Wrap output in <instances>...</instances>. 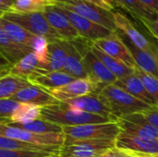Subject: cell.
I'll return each mask as SVG.
<instances>
[{"instance_id":"83f0119b","label":"cell","mask_w":158,"mask_h":157,"mask_svg":"<svg viewBox=\"0 0 158 157\" xmlns=\"http://www.w3.org/2000/svg\"><path fill=\"white\" fill-rule=\"evenodd\" d=\"M42 108L43 107L38 105L19 103L16 110L12 114L9 122L19 124H27L32 122L41 118Z\"/></svg>"},{"instance_id":"8d00e7d4","label":"cell","mask_w":158,"mask_h":157,"mask_svg":"<svg viewBox=\"0 0 158 157\" xmlns=\"http://www.w3.org/2000/svg\"><path fill=\"white\" fill-rule=\"evenodd\" d=\"M82 1L94 4L97 6H100V7H102L107 11H111V12L115 11L116 7H117L114 0H82Z\"/></svg>"},{"instance_id":"b9f144b4","label":"cell","mask_w":158,"mask_h":157,"mask_svg":"<svg viewBox=\"0 0 158 157\" xmlns=\"http://www.w3.org/2000/svg\"><path fill=\"white\" fill-rule=\"evenodd\" d=\"M11 67H12V66L0 67V80H1L2 78H4L5 76H6L7 74H9Z\"/></svg>"},{"instance_id":"ac0fdd59","label":"cell","mask_w":158,"mask_h":157,"mask_svg":"<svg viewBox=\"0 0 158 157\" xmlns=\"http://www.w3.org/2000/svg\"><path fill=\"white\" fill-rule=\"evenodd\" d=\"M11 99L18 103L31 104L41 107H45L59 103L50 94L47 90L33 84L23 88L18 92Z\"/></svg>"},{"instance_id":"603a6c76","label":"cell","mask_w":158,"mask_h":157,"mask_svg":"<svg viewBox=\"0 0 158 157\" xmlns=\"http://www.w3.org/2000/svg\"><path fill=\"white\" fill-rule=\"evenodd\" d=\"M66 57H67V53L63 44V40H58L49 43L47 63L42 69L39 68L35 74L63 70L66 62Z\"/></svg>"},{"instance_id":"484cf974","label":"cell","mask_w":158,"mask_h":157,"mask_svg":"<svg viewBox=\"0 0 158 157\" xmlns=\"http://www.w3.org/2000/svg\"><path fill=\"white\" fill-rule=\"evenodd\" d=\"M40 68V62L37 57V56L31 52L23 56L19 61L12 65L10 68V74L29 80L31 77H32L36 71Z\"/></svg>"},{"instance_id":"3957f363","label":"cell","mask_w":158,"mask_h":157,"mask_svg":"<svg viewBox=\"0 0 158 157\" xmlns=\"http://www.w3.org/2000/svg\"><path fill=\"white\" fill-rule=\"evenodd\" d=\"M97 94L106 104L117 119L123 116L140 113L152 106L115 84L104 87Z\"/></svg>"},{"instance_id":"ab89813d","label":"cell","mask_w":158,"mask_h":157,"mask_svg":"<svg viewBox=\"0 0 158 157\" xmlns=\"http://www.w3.org/2000/svg\"><path fill=\"white\" fill-rule=\"evenodd\" d=\"M150 11L158 15V0H139Z\"/></svg>"},{"instance_id":"ffe728a7","label":"cell","mask_w":158,"mask_h":157,"mask_svg":"<svg viewBox=\"0 0 158 157\" xmlns=\"http://www.w3.org/2000/svg\"><path fill=\"white\" fill-rule=\"evenodd\" d=\"M117 6H120L122 9L131 14L138 23L145 27L151 22L157 19L158 15H156L144 6L139 0H114Z\"/></svg>"},{"instance_id":"f1b7e54d","label":"cell","mask_w":158,"mask_h":157,"mask_svg":"<svg viewBox=\"0 0 158 157\" xmlns=\"http://www.w3.org/2000/svg\"><path fill=\"white\" fill-rule=\"evenodd\" d=\"M61 147V146H60ZM60 147L54 146H42L35 145L31 143H22L17 140L9 139L7 137L0 136V149H10V150H26V151H39V152H47L51 153L54 155L56 154L57 150Z\"/></svg>"},{"instance_id":"836d02e7","label":"cell","mask_w":158,"mask_h":157,"mask_svg":"<svg viewBox=\"0 0 158 157\" xmlns=\"http://www.w3.org/2000/svg\"><path fill=\"white\" fill-rule=\"evenodd\" d=\"M53 154L39 151H26V150H10L0 149V157H45Z\"/></svg>"},{"instance_id":"52a82bcc","label":"cell","mask_w":158,"mask_h":157,"mask_svg":"<svg viewBox=\"0 0 158 157\" xmlns=\"http://www.w3.org/2000/svg\"><path fill=\"white\" fill-rule=\"evenodd\" d=\"M117 28L138 48L158 55V44L150 40L144 33L145 29L140 24L131 20L125 14L113 11Z\"/></svg>"},{"instance_id":"d6986e66","label":"cell","mask_w":158,"mask_h":157,"mask_svg":"<svg viewBox=\"0 0 158 157\" xmlns=\"http://www.w3.org/2000/svg\"><path fill=\"white\" fill-rule=\"evenodd\" d=\"M74 80L76 79H74L68 73L61 70V71H52V72L35 74L34 76L29 79V81L33 85L50 91L62 87L73 81Z\"/></svg>"},{"instance_id":"4316f807","label":"cell","mask_w":158,"mask_h":157,"mask_svg":"<svg viewBox=\"0 0 158 157\" xmlns=\"http://www.w3.org/2000/svg\"><path fill=\"white\" fill-rule=\"evenodd\" d=\"M31 84L28 80L9 73L0 80V99H11L18 92Z\"/></svg>"},{"instance_id":"ba28073f","label":"cell","mask_w":158,"mask_h":157,"mask_svg":"<svg viewBox=\"0 0 158 157\" xmlns=\"http://www.w3.org/2000/svg\"><path fill=\"white\" fill-rule=\"evenodd\" d=\"M115 147L140 157H150L158 155L157 139H144L122 131L115 141Z\"/></svg>"},{"instance_id":"ee69618b","label":"cell","mask_w":158,"mask_h":157,"mask_svg":"<svg viewBox=\"0 0 158 157\" xmlns=\"http://www.w3.org/2000/svg\"><path fill=\"white\" fill-rule=\"evenodd\" d=\"M49 5H56V4H65L69 3L73 0H45Z\"/></svg>"},{"instance_id":"9a60e30c","label":"cell","mask_w":158,"mask_h":157,"mask_svg":"<svg viewBox=\"0 0 158 157\" xmlns=\"http://www.w3.org/2000/svg\"><path fill=\"white\" fill-rule=\"evenodd\" d=\"M48 92L57 102L64 103L68 100L96 93L97 89L89 79H76L62 87Z\"/></svg>"},{"instance_id":"5bb4252c","label":"cell","mask_w":158,"mask_h":157,"mask_svg":"<svg viewBox=\"0 0 158 157\" xmlns=\"http://www.w3.org/2000/svg\"><path fill=\"white\" fill-rule=\"evenodd\" d=\"M43 13L50 26L62 40L73 41L81 37L67 16L57 6L54 5L46 6Z\"/></svg>"},{"instance_id":"d590c367","label":"cell","mask_w":158,"mask_h":157,"mask_svg":"<svg viewBox=\"0 0 158 157\" xmlns=\"http://www.w3.org/2000/svg\"><path fill=\"white\" fill-rule=\"evenodd\" d=\"M145 119L158 130V105H152L141 112Z\"/></svg>"},{"instance_id":"30bf717a","label":"cell","mask_w":158,"mask_h":157,"mask_svg":"<svg viewBox=\"0 0 158 157\" xmlns=\"http://www.w3.org/2000/svg\"><path fill=\"white\" fill-rule=\"evenodd\" d=\"M83 65L87 79H89L97 89L96 93H98L104 87L109 84H114L118 80L104 63L95 56L91 51V48L83 57Z\"/></svg>"},{"instance_id":"4dcf8cb0","label":"cell","mask_w":158,"mask_h":157,"mask_svg":"<svg viewBox=\"0 0 158 157\" xmlns=\"http://www.w3.org/2000/svg\"><path fill=\"white\" fill-rule=\"evenodd\" d=\"M46 6H50L45 0H14L12 10L19 13L43 12Z\"/></svg>"},{"instance_id":"8992f818","label":"cell","mask_w":158,"mask_h":157,"mask_svg":"<svg viewBox=\"0 0 158 157\" xmlns=\"http://www.w3.org/2000/svg\"><path fill=\"white\" fill-rule=\"evenodd\" d=\"M60 8H64L72 11L109 31L116 32L118 28L115 22L113 12L107 11L100 6L94 4L82 1V0H73L69 3L56 4L54 5Z\"/></svg>"},{"instance_id":"d6a6232c","label":"cell","mask_w":158,"mask_h":157,"mask_svg":"<svg viewBox=\"0 0 158 157\" xmlns=\"http://www.w3.org/2000/svg\"><path fill=\"white\" fill-rule=\"evenodd\" d=\"M48 45H49V42L46 38L35 35L32 44H31V49H32V52L37 56L39 59L40 69H42L47 63Z\"/></svg>"},{"instance_id":"60d3db41","label":"cell","mask_w":158,"mask_h":157,"mask_svg":"<svg viewBox=\"0 0 158 157\" xmlns=\"http://www.w3.org/2000/svg\"><path fill=\"white\" fill-rule=\"evenodd\" d=\"M116 155H117V157H140L136 155H134V154L125 152V151H122V150H119V149H117V148H116Z\"/></svg>"},{"instance_id":"e0dca14e","label":"cell","mask_w":158,"mask_h":157,"mask_svg":"<svg viewBox=\"0 0 158 157\" xmlns=\"http://www.w3.org/2000/svg\"><path fill=\"white\" fill-rule=\"evenodd\" d=\"M117 33L124 42L126 46L129 48L134 61L136 67L143 71L155 76L158 79V55L153 54L148 51L142 50L136 47L121 31L117 30Z\"/></svg>"},{"instance_id":"7bdbcfd3","label":"cell","mask_w":158,"mask_h":157,"mask_svg":"<svg viewBox=\"0 0 158 157\" xmlns=\"http://www.w3.org/2000/svg\"><path fill=\"white\" fill-rule=\"evenodd\" d=\"M99 157H117L116 155V148H112V149H109L107 150L106 152H105L104 154H102Z\"/></svg>"},{"instance_id":"d4e9b609","label":"cell","mask_w":158,"mask_h":157,"mask_svg":"<svg viewBox=\"0 0 158 157\" xmlns=\"http://www.w3.org/2000/svg\"><path fill=\"white\" fill-rule=\"evenodd\" d=\"M91 51L95 55V56L99 60H101L104 63V65L109 69V71L118 80L123 79L125 77L134 74V72H135L134 68H131L128 67L127 65H125L124 63H122L121 61H118V60L115 59L114 57L106 55V53L101 51L99 48L95 47L94 44H92V46H91Z\"/></svg>"},{"instance_id":"cb8c5ba5","label":"cell","mask_w":158,"mask_h":157,"mask_svg":"<svg viewBox=\"0 0 158 157\" xmlns=\"http://www.w3.org/2000/svg\"><path fill=\"white\" fill-rule=\"evenodd\" d=\"M31 52L32 51L13 43L0 25V54L7 60L9 64L14 65L23 56Z\"/></svg>"},{"instance_id":"e575fe53","label":"cell","mask_w":158,"mask_h":157,"mask_svg":"<svg viewBox=\"0 0 158 157\" xmlns=\"http://www.w3.org/2000/svg\"><path fill=\"white\" fill-rule=\"evenodd\" d=\"M19 105L12 99H0V121H9Z\"/></svg>"},{"instance_id":"6da1fadb","label":"cell","mask_w":158,"mask_h":157,"mask_svg":"<svg viewBox=\"0 0 158 157\" xmlns=\"http://www.w3.org/2000/svg\"><path fill=\"white\" fill-rule=\"evenodd\" d=\"M40 118L60 127H73L114 121L103 116L94 115L71 108L64 103H57L56 105L43 107Z\"/></svg>"},{"instance_id":"8fae6325","label":"cell","mask_w":158,"mask_h":157,"mask_svg":"<svg viewBox=\"0 0 158 157\" xmlns=\"http://www.w3.org/2000/svg\"><path fill=\"white\" fill-rule=\"evenodd\" d=\"M118 123L124 133L144 139L158 138V130L145 119L141 112L120 117Z\"/></svg>"},{"instance_id":"f546056e","label":"cell","mask_w":158,"mask_h":157,"mask_svg":"<svg viewBox=\"0 0 158 157\" xmlns=\"http://www.w3.org/2000/svg\"><path fill=\"white\" fill-rule=\"evenodd\" d=\"M13 123V122H11ZM14 125L26 130L28 131L37 133V134H46V133H63L62 127L48 122L46 120H44L42 118L36 119L32 122L27 123V124H19V123H13Z\"/></svg>"},{"instance_id":"9c48e42d","label":"cell","mask_w":158,"mask_h":157,"mask_svg":"<svg viewBox=\"0 0 158 157\" xmlns=\"http://www.w3.org/2000/svg\"><path fill=\"white\" fill-rule=\"evenodd\" d=\"M115 147V142H74L62 145L55 155L56 157H99Z\"/></svg>"},{"instance_id":"74e56055","label":"cell","mask_w":158,"mask_h":157,"mask_svg":"<svg viewBox=\"0 0 158 157\" xmlns=\"http://www.w3.org/2000/svg\"><path fill=\"white\" fill-rule=\"evenodd\" d=\"M143 28L149 33V35H151L156 41H157L158 43V17L155 21L151 22L150 24H148L147 26H145Z\"/></svg>"},{"instance_id":"f35d334b","label":"cell","mask_w":158,"mask_h":157,"mask_svg":"<svg viewBox=\"0 0 158 157\" xmlns=\"http://www.w3.org/2000/svg\"><path fill=\"white\" fill-rule=\"evenodd\" d=\"M13 2L14 0H0V17L13 11Z\"/></svg>"},{"instance_id":"277c9868","label":"cell","mask_w":158,"mask_h":157,"mask_svg":"<svg viewBox=\"0 0 158 157\" xmlns=\"http://www.w3.org/2000/svg\"><path fill=\"white\" fill-rule=\"evenodd\" d=\"M0 136L17 140L22 143L42 145L60 147L64 144L65 135L63 133H46L37 134L23 130L13 123L7 121H0Z\"/></svg>"},{"instance_id":"7c38bea8","label":"cell","mask_w":158,"mask_h":157,"mask_svg":"<svg viewBox=\"0 0 158 157\" xmlns=\"http://www.w3.org/2000/svg\"><path fill=\"white\" fill-rule=\"evenodd\" d=\"M93 44L99 48L101 51L106 53V55L114 57L115 59L121 61L128 67L131 68H136L135 61L124 42L116 32L112 33L110 36L97 40L93 43Z\"/></svg>"},{"instance_id":"1f68e13d","label":"cell","mask_w":158,"mask_h":157,"mask_svg":"<svg viewBox=\"0 0 158 157\" xmlns=\"http://www.w3.org/2000/svg\"><path fill=\"white\" fill-rule=\"evenodd\" d=\"M135 74L141 79L143 85L145 86L148 93L154 99L155 103L158 105V79L153 75H150L142 69L138 68L137 67L134 68Z\"/></svg>"},{"instance_id":"bcb514c9","label":"cell","mask_w":158,"mask_h":157,"mask_svg":"<svg viewBox=\"0 0 158 157\" xmlns=\"http://www.w3.org/2000/svg\"><path fill=\"white\" fill-rule=\"evenodd\" d=\"M45 157H56V156H55L54 155H49V156H45Z\"/></svg>"},{"instance_id":"f6af8a7d","label":"cell","mask_w":158,"mask_h":157,"mask_svg":"<svg viewBox=\"0 0 158 157\" xmlns=\"http://www.w3.org/2000/svg\"><path fill=\"white\" fill-rule=\"evenodd\" d=\"M6 66H12L7 62V60L0 54V67H6Z\"/></svg>"},{"instance_id":"7dc6e473","label":"cell","mask_w":158,"mask_h":157,"mask_svg":"<svg viewBox=\"0 0 158 157\" xmlns=\"http://www.w3.org/2000/svg\"><path fill=\"white\" fill-rule=\"evenodd\" d=\"M150 157H158V155H153V156H150Z\"/></svg>"},{"instance_id":"44dd1931","label":"cell","mask_w":158,"mask_h":157,"mask_svg":"<svg viewBox=\"0 0 158 157\" xmlns=\"http://www.w3.org/2000/svg\"><path fill=\"white\" fill-rule=\"evenodd\" d=\"M115 85L118 86L119 88L123 89L132 96L136 97L137 99L146 103L149 105H156L154 99L151 97V95L148 93L145 86L143 85L141 79L135 74H132L131 76L125 77L123 79H118L114 83Z\"/></svg>"},{"instance_id":"5b68a950","label":"cell","mask_w":158,"mask_h":157,"mask_svg":"<svg viewBox=\"0 0 158 157\" xmlns=\"http://www.w3.org/2000/svg\"><path fill=\"white\" fill-rule=\"evenodd\" d=\"M2 17L19 24L33 35L46 38L49 43L62 40L56 31L50 26L43 12L19 13L12 11Z\"/></svg>"},{"instance_id":"c3c4849f","label":"cell","mask_w":158,"mask_h":157,"mask_svg":"<svg viewBox=\"0 0 158 157\" xmlns=\"http://www.w3.org/2000/svg\"><path fill=\"white\" fill-rule=\"evenodd\" d=\"M157 140H158V138H157Z\"/></svg>"},{"instance_id":"4fadbf2b","label":"cell","mask_w":158,"mask_h":157,"mask_svg":"<svg viewBox=\"0 0 158 157\" xmlns=\"http://www.w3.org/2000/svg\"><path fill=\"white\" fill-rule=\"evenodd\" d=\"M58 7V6H57ZM60 8V7H58ZM60 10L67 16V18L69 19L73 27L76 29L78 33L81 38H84L91 42H95L97 40L106 38L110 36L112 33L111 31L72 12L64 8H60Z\"/></svg>"},{"instance_id":"7a4b0ae2","label":"cell","mask_w":158,"mask_h":157,"mask_svg":"<svg viewBox=\"0 0 158 157\" xmlns=\"http://www.w3.org/2000/svg\"><path fill=\"white\" fill-rule=\"evenodd\" d=\"M65 142L63 145L74 142H115L121 132L118 122L86 124L73 127H62Z\"/></svg>"},{"instance_id":"7402d4cb","label":"cell","mask_w":158,"mask_h":157,"mask_svg":"<svg viewBox=\"0 0 158 157\" xmlns=\"http://www.w3.org/2000/svg\"><path fill=\"white\" fill-rule=\"evenodd\" d=\"M0 25L3 28L4 31L6 33V35L8 36V38L13 43H15L16 44L21 47L32 51L31 44L35 35L31 34L19 24L12 22L3 17H0Z\"/></svg>"},{"instance_id":"2e32d148","label":"cell","mask_w":158,"mask_h":157,"mask_svg":"<svg viewBox=\"0 0 158 157\" xmlns=\"http://www.w3.org/2000/svg\"><path fill=\"white\" fill-rule=\"evenodd\" d=\"M67 105L71 108L78 109L86 113L103 116L118 122V119L113 116L111 110L106 104L99 97L97 93H91L85 96L74 98L64 102Z\"/></svg>"}]
</instances>
